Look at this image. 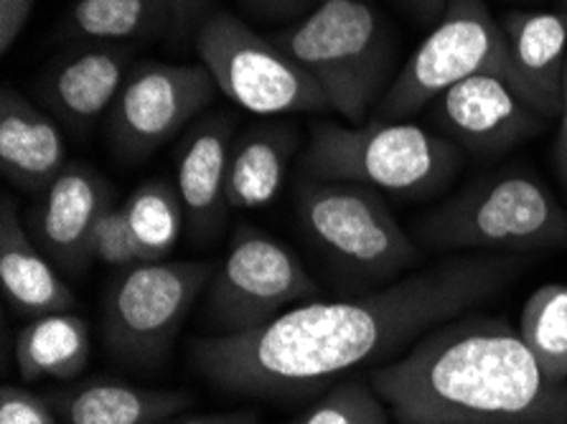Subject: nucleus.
Listing matches in <instances>:
<instances>
[{"mask_svg":"<svg viewBox=\"0 0 567 424\" xmlns=\"http://www.w3.org/2000/svg\"><path fill=\"white\" fill-rule=\"evenodd\" d=\"M66 143L56 117L3 86L0 94V168L16 188L41 194L66 168Z\"/></svg>","mask_w":567,"mask_h":424,"instance_id":"f3484780","label":"nucleus"},{"mask_svg":"<svg viewBox=\"0 0 567 424\" xmlns=\"http://www.w3.org/2000/svg\"><path fill=\"white\" fill-rule=\"evenodd\" d=\"M298 135L288 125H260L235 141L229 155V209H260L282 192Z\"/></svg>","mask_w":567,"mask_h":424,"instance_id":"aec40b11","label":"nucleus"},{"mask_svg":"<svg viewBox=\"0 0 567 424\" xmlns=\"http://www.w3.org/2000/svg\"><path fill=\"white\" fill-rule=\"evenodd\" d=\"M168 424H257L255 412H214V414H192V417L171 420Z\"/></svg>","mask_w":567,"mask_h":424,"instance_id":"7c9ffc66","label":"nucleus"},{"mask_svg":"<svg viewBox=\"0 0 567 424\" xmlns=\"http://www.w3.org/2000/svg\"><path fill=\"white\" fill-rule=\"evenodd\" d=\"M298 219L308 239L351 280H392L417 262V247L374 188L306 178L298 188Z\"/></svg>","mask_w":567,"mask_h":424,"instance_id":"0eeeda50","label":"nucleus"},{"mask_svg":"<svg viewBox=\"0 0 567 424\" xmlns=\"http://www.w3.org/2000/svg\"><path fill=\"white\" fill-rule=\"evenodd\" d=\"M0 285L8 306L31 320L72 313L76 306L72 288L31 237L11 196L0 201Z\"/></svg>","mask_w":567,"mask_h":424,"instance_id":"dca6fc26","label":"nucleus"},{"mask_svg":"<svg viewBox=\"0 0 567 424\" xmlns=\"http://www.w3.org/2000/svg\"><path fill=\"white\" fill-rule=\"evenodd\" d=\"M560 6H563L560 11H565V13H567V0H560Z\"/></svg>","mask_w":567,"mask_h":424,"instance_id":"72a5a7b5","label":"nucleus"},{"mask_svg":"<svg viewBox=\"0 0 567 424\" xmlns=\"http://www.w3.org/2000/svg\"><path fill=\"white\" fill-rule=\"evenodd\" d=\"M37 0H0V49L11 51L16 39L29 23Z\"/></svg>","mask_w":567,"mask_h":424,"instance_id":"cd10ccee","label":"nucleus"},{"mask_svg":"<svg viewBox=\"0 0 567 424\" xmlns=\"http://www.w3.org/2000/svg\"><path fill=\"white\" fill-rule=\"evenodd\" d=\"M206 8L209 0H171V11H174V31L188 33L199 29V23L206 19Z\"/></svg>","mask_w":567,"mask_h":424,"instance_id":"c756f323","label":"nucleus"},{"mask_svg":"<svg viewBox=\"0 0 567 424\" xmlns=\"http://www.w3.org/2000/svg\"><path fill=\"white\" fill-rule=\"evenodd\" d=\"M555 161L567 184V64H565V84H563V112H560V133L555 141Z\"/></svg>","mask_w":567,"mask_h":424,"instance_id":"2f4dec72","label":"nucleus"},{"mask_svg":"<svg viewBox=\"0 0 567 424\" xmlns=\"http://www.w3.org/2000/svg\"><path fill=\"white\" fill-rule=\"evenodd\" d=\"M405 3L412 8V13H415L420 21H437L443 15L449 0H405Z\"/></svg>","mask_w":567,"mask_h":424,"instance_id":"473e14b6","label":"nucleus"},{"mask_svg":"<svg viewBox=\"0 0 567 424\" xmlns=\"http://www.w3.org/2000/svg\"><path fill=\"white\" fill-rule=\"evenodd\" d=\"M372 386L400 424H567V384L499 318L433 328Z\"/></svg>","mask_w":567,"mask_h":424,"instance_id":"f03ea898","label":"nucleus"},{"mask_svg":"<svg viewBox=\"0 0 567 424\" xmlns=\"http://www.w3.org/2000/svg\"><path fill=\"white\" fill-rule=\"evenodd\" d=\"M214 97L217 82L204 64L137 62L107 115L110 141L125 158H148Z\"/></svg>","mask_w":567,"mask_h":424,"instance_id":"9b49d317","label":"nucleus"},{"mask_svg":"<svg viewBox=\"0 0 567 424\" xmlns=\"http://www.w3.org/2000/svg\"><path fill=\"white\" fill-rule=\"evenodd\" d=\"M90 252H92V259H97V262L107 267H117V270H127V267L133 265H143L123 204L115 201L105 214H102V219L97 221V229L92 234Z\"/></svg>","mask_w":567,"mask_h":424,"instance_id":"a878e982","label":"nucleus"},{"mask_svg":"<svg viewBox=\"0 0 567 424\" xmlns=\"http://www.w3.org/2000/svg\"><path fill=\"white\" fill-rule=\"evenodd\" d=\"M288 424H390L382 396L357 379L341 382Z\"/></svg>","mask_w":567,"mask_h":424,"instance_id":"393cba45","label":"nucleus"},{"mask_svg":"<svg viewBox=\"0 0 567 424\" xmlns=\"http://www.w3.org/2000/svg\"><path fill=\"white\" fill-rule=\"evenodd\" d=\"M433 120L458 148L504 153L537 133L547 117L496 74H476L433 102Z\"/></svg>","mask_w":567,"mask_h":424,"instance_id":"f8f14e48","label":"nucleus"},{"mask_svg":"<svg viewBox=\"0 0 567 424\" xmlns=\"http://www.w3.org/2000/svg\"><path fill=\"white\" fill-rule=\"evenodd\" d=\"M321 0H243L247 11L265 21H290L308 15Z\"/></svg>","mask_w":567,"mask_h":424,"instance_id":"c85d7f7f","label":"nucleus"},{"mask_svg":"<svg viewBox=\"0 0 567 424\" xmlns=\"http://www.w3.org/2000/svg\"><path fill=\"white\" fill-rule=\"evenodd\" d=\"M420 234L435 247L527 255L567 247V211L535 176L502 170L435 209Z\"/></svg>","mask_w":567,"mask_h":424,"instance_id":"39448f33","label":"nucleus"},{"mask_svg":"<svg viewBox=\"0 0 567 424\" xmlns=\"http://www.w3.org/2000/svg\"><path fill=\"white\" fill-rule=\"evenodd\" d=\"M519 333L555 384H567V285H543L522 308Z\"/></svg>","mask_w":567,"mask_h":424,"instance_id":"b1692460","label":"nucleus"},{"mask_svg":"<svg viewBox=\"0 0 567 424\" xmlns=\"http://www.w3.org/2000/svg\"><path fill=\"white\" fill-rule=\"evenodd\" d=\"M115 192L87 163H66V168L39 194L25 227L59 270L80 275L92 262V234L97 229Z\"/></svg>","mask_w":567,"mask_h":424,"instance_id":"ddd939ff","label":"nucleus"},{"mask_svg":"<svg viewBox=\"0 0 567 424\" xmlns=\"http://www.w3.org/2000/svg\"><path fill=\"white\" fill-rule=\"evenodd\" d=\"M461 166V148L445 135L412 123L369 120L343 127L316 125L303 155L311 180H343L398 196H427Z\"/></svg>","mask_w":567,"mask_h":424,"instance_id":"7ed1b4c3","label":"nucleus"},{"mask_svg":"<svg viewBox=\"0 0 567 424\" xmlns=\"http://www.w3.org/2000/svg\"><path fill=\"white\" fill-rule=\"evenodd\" d=\"M62 424H168L188 410L194 396L174 389H145L115 379H90L51 394Z\"/></svg>","mask_w":567,"mask_h":424,"instance_id":"6ab92c4d","label":"nucleus"},{"mask_svg":"<svg viewBox=\"0 0 567 424\" xmlns=\"http://www.w3.org/2000/svg\"><path fill=\"white\" fill-rule=\"evenodd\" d=\"M90 361V328L80 316L33 318L16 341V366L23 382L76 379Z\"/></svg>","mask_w":567,"mask_h":424,"instance_id":"4be33fe9","label":"nucleus"},{"mask_svg":"<svg viewBox=\"0 0 567 424\" xmlns=\"http://www.w3.org/2000/svg\"><path fill=\"white\" fill-rule=\"evenodd\" d=\"M0 424H59L49 400H41L29 389L3 386L0 392Z\"/></svg>","mask_w":567,"mask_h":424,"instance_id":"bb28decb","label":"nucleus"},{"mask_svg":"<svg viewBox=\"0 0 567 424\" xmlns=\"http://www.w3.org/2000/svg\"><path fill=\"white\" fill-rule=\"evenodd\" d=\"M59 31L66 41L125 46L174 31V11L171 0H74Z\"/></svg>","mask_w":567,"mask_h":424,"instance_id":"412c9836","label":"nucleus"},{"mask_svg":"<svg viewBox=\"0 0 567 424\" xmlns=\"http://www.w3.org/2000/svg\"><path fill=\"white\" fill-rule=\"evenodd\" d=\"M522 267V255L455 257L364 296L306 300L255 331L194 343L196 369L231 394L313 392L492 300Z\"/></svg>","mask_w":567,"mask_h":424,"instance_id":"f257e3e1","label":"nucleus"},{"mask_svg":"<svg viewBox=\"0 0 567 424\" xmlns=\"http://www.w3.org/2000/svg\"><path fill=\"white\" fill-rule=\"evenodd\" d=\"M194 41L217 90L243 110L255 115L331 110L311 74L237 15L209 13L196 29Z\"/></svg>","mask_w":567,"mask_h":424,"instance_id":"6e6552de","label":"nucleus"},{"mask_svg":"<svg viewBox=\"0 0 567 424\" xmlns=\"http://www.w3.org/2000/svg\"><path fill=\"white\" fill-rule=\"evenodd\" d=\"M133 69L127 46L110 43H76L39 82V94L51 115L69 130H90L102 115H110Z\"/></svg>","mask_w":567,"mask_h":424,"instance_id":"4468645a","label":"nucleus"},{"mask_svg":"<svg viewBox=\"0 0 567 424\" xmlns=\"http://www.w3.org/2000/svg\"><path fill=\"white\" fill-rule=\"evenodd\" d=\"M214 272L209 262H143L120 270L102 318L110 353L135 369L158 366Z\"/></svg>","mask_w":567,"mask_h":424,"instance_id":"1a4fd4ad","label":"nucleus"},{"mask_svg":"<svg viewBox=\"0 0 567 424\" xmlns=\"http://www.w3.org/2000/svg\"><path fill=\"white\" fill-rule=\"evenodd\" d=\"M123 206L143 262H163L174 252L186 227V211L176 186L163 178L145 180Z\"/></svg>","mask_w":567,"mask_h":424,"instance_id":"5701e85b","label":"nucleus"},{"mask_svg":"<svg viewBox=\"0 0 567 424\" xmlns=\"http://www.w3.org/2000/svg\"><path fill=\"white\" fill-rule=\"evenodd\" d=\"M231 133L235 125L227 115H212L199 120L178 145L176 192L194 237H212L231 211L227 198Z\"/></svg>","mask_w":567,"mask_h":424,"instance_id":"2eb2a0df","label":"nucleus"},{"mask_svg":"<svg viewBox=\"0 0 567 424\" xmlns=\"http://www.w3.org/2000/svg\"><path fill=\"white\" fill-rule=\"evenodd\" d=\"M496 74L519 92L509 43L484 0H449L435 29L377 102L374 120L408 123L468 76Z\"/></svg>","mask_w":567,"mask_h":424,"instance_id":"423d86ee","label":"nucleus"},{"mask_svg":"<svg viewBox=\"0 0 567 424\" xmlns=\"http://www.w3.org/2000/svg\"><path fill=\"white\" fill-rule=\"evenodd\" d=\"M270 39L311 74L331 110L364 125L392 62L384 23L367 0H321Z\"/></svg>","mask_w":567,"mask_h":424,"instance_id":"20e7f679","label":"nucleus"},{"mask_svg":"<svg viewBox=\"0 0 567 424\" xmlns=\"http://www.w3.org/2000/svg\"><path fill=\"white\" fill-rule=\"evenodd\" d=\"M502 29L509 43L522 97L543 117L560 115L567 64V13L514 11L504 15Z\"/></svg>","mask_w":567,"mask_h":424,"instance_id":"a211bd4d","label":"nucleus"},{"mask_svg":"<svg viewBox=\"0 0 567 424\" xmlns=\"http://www.w3.org/2000/svg\"><path fill=\"white\" fill-rule=\"evenodd\" d=\"M318 296V282L286 245L255 227L231 234L209 285V318L221 335L255 331L288 306Z\"/></svg>","mask_w":567,"mask_h":424,"instance_id":"9d476101","label":"nucleus"}]
</instances>
